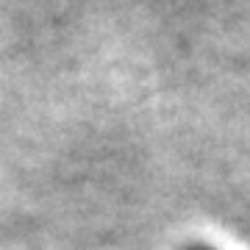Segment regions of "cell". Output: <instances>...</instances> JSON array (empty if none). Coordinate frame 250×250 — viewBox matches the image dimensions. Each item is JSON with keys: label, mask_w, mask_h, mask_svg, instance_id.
<instances>
[{"label": "cell", "mask_w": 250, "mask_h": 250, "mask_svg": "<svg viewBox=\"0 0 250 250\" xmlns=\"http://www.w3.org/2000/svg\"><path fill=\"white\" fill-rule=\"evenodd\" d=\"M189 250H208V248H189Z\"/></svg>", "instance_id": "cell-1"}]
</instances>
